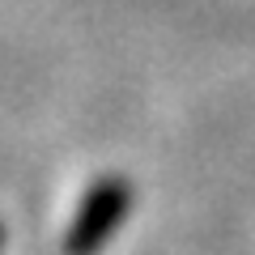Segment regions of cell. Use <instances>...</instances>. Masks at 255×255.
Wrapping results in <instances>:
<instances>
[{
	"instance_id": "1",
	"label": "cell",
	"mask_w": 255,
	"mask_h": 255,
	"mask_svg": "<svg viewBox=\"0 0 255 255\" xmlns=\"http://www.w3.org/2000/svg\"><path fill=\"white\" fill-rule=\"evenodd\" d=\"M124 209H128V187L124 183H98V187L90 191V200L81 204V217H77L73 234H68V251L85 255L98 243H107L111 230L124 217Z\"/></svg>"
}]
</instances>
